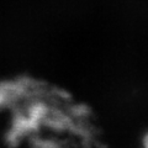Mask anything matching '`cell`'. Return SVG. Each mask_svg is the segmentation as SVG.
<instances>
[{"mask_svg":"<svg viewBox=\"0 0 148 148\" xmlns=\"http://www.w3.org/2000/svg\"><path fill=\"white\" fill-rule=\"evenodd\" d=\"M145 148H148V138H147V141H146V145H145Z\"/></svg>","mask_w":148,"mask_h":148,"instance_id":"1","label":"cell"}]
</instances>
